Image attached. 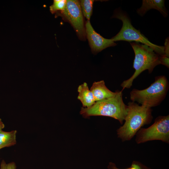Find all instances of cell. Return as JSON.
<instances>
[{
  "label": "cell",
  "instance_id": "15",
  "mask_svg": "<svg viewBox=\"0 0 169 169\" xmlns=\"http://www.w3.org/2000/svg\"><path fill=\"white\" fill-rule=\"evenodd\" d=\"M17 166L14 162L7 163L4 160H3L0 163V169H16Z\"/></svg>",
  "mask_w": 169,
  "mask_h": 169
},
{
  "label": "cell",
  "instance_id": "14",
  "mask_svg": "<svg viewBox=\"0 0 169 169\" xmlns=\"http://www.w3.org/2000/svg\"><path fill=\"white\" fill-rule=\"evenodd\" d=\"M66 4V0H54L53 3L49 7V10L52 13H56L63 11Z\"/></svg>",
  "mask_w": 169,
  "mask_h": 169
},
{
  "label": "cell",
  "instance_id": "8",
  "mask_svg": "<svg viewBox=\"0 0 169 169\" xmlns=\"http://www.w3.org/2000/svg\"><path fill=\"white\" fill-rule=\"evenodd\" d=\"M85 28L86 35L93 53L97 54L107 48L117 45L111 38H105L97 33L92 27L90 20L86 22Z\"/></svg>",
  "mask_w": 169,
  "mask_h": 169
},
{
  "label": "cell",
  "instance_id": "3",
  "mask_svg": "<svg viewBox=\"0 0 169 169\" xmlns=\"http://www.w3.org/2000/svg\"><path fill=\"white\" fill-rule=\"evenodd\" d=\"M130 43L135 53L133 67L135 71L130 78L121 83L120 85L123 89L130 88L134 80L144 70H148L150 74L156 66L160 64V55L151 48L139 43Z\"/></svg>",
  "mask_w": 169,
  "mask_h": 169
},
{
  "label": "cell",
  "instance_id": "12",
  "mask_svg": "<svg viewBox=\"0 0 169 169\" xmlns=\"http://www.w3.org/2000/svg\"><path fill=\"white\" fill-rule=\"evenodd\" d=\"M17 133L16 130L10 131H2L0 132V149L16 145Z\"/></svg>",
  "mask_w": 169,
  "mask_h": 169
},
{
  "label": "cell",
  "instance_id": "20",
  "mask_svg": "<svg viewBox=\"0 0 169 169\" xmlns=\"http://www.w3.org/2000/svg\"><path fill=\"white\" fill-rule=\"evenodd\" d=\"M4 127V124L2 121V119L0 118V132L2 131Z\"/></svg>",
  "mask_w": 169,
  "mask_h": 169
},
{
  "label": "cell",
  "instance_id": "1",
  "mask_svg": "<svg viewBox=\"0 0 169 169\" xmlns=\"http://www.w3.org/2000/svg\"><path fill=\"white\" fill-rule=\"evenodd\" d=\"M122 91L118 90L114 96L95 102L88 108L81 107L80 114L85 118L92 116H104L113 118L122 124L127 114L128 106L124 103Z\"/></svg>",
  "mask_w": 169,
  "mask_h": 169
},
{
  "label": "cell",
  "instance_id": "10",
  "mask_svg": "<svg viewBox=\"0 0 169 169\" xmlns=\"http://www.w3.org/2000/svg\"><path fill=\"white\" fill-rule=\"evenodd\" d=\"M165 1L162 0H143L141 7L137 10V13L143 16L149 10L154 9L158 10L163 16L166 17L168 12L165 6Z\"/></svg>",
  "mask_w": 169,
  "mask_h": 169
},
{
  "label": "cell",
  "instance_id": "17",
  "mask_svg": "<svg viewBox=\"0 0 169 169\" xmlns=\"http://www.w3.org/2000/svg\"><path fill=\"white\" fill-rule=\"evenodd\" d=\"M135 169H151L142 165L140 163L134 161L131 166Z\"/></svg>",
  "mask_w": 169,
  "mask_h": 169
},
{
  "label": "cell",
  "instance_id": "4",
  "mask_svg": "<svg viewBox=\"0 0 169 169\" xmlns=\"http://www.w3.org/2000/svg\"><path fill=\"white\" fill-rule=\"evenodd\" d=\"M169 89V83L166 76L156 77L154 82L142 90L133 89L130 93V99L141 105L151 108L159 105L165 98Z\"/></svg>",
  "mask_w": 169,
  "mask_h": 169
},
{
  "label": "cell",
  "instance_id": "9",
  "mask_svg": "<svg viewBox=\"0 0 169 169\" xmlns=\"http://www.w3.org/2000/svg\"><path fill=\"white\" fill-rule=\"evenodd\" d=\"M90 90L93 94L95 102L112 97L116 94L118 90L115 92L110 91L106 87L103 80L95 81Z\"/></svg>",
  "mask_w": 169,
  "mask_h": 169
},
{
  "label": "cell",
  "instance_id": "16",
  "mask_svg": "<svg viewBox=\"0 0 169 169\" xmlns=\"http://www.w3.org/2000/svg\"><path fill=\"white\" fill-rule=\"evenodd\" d=\"M169 57L163 55H160V64L165 65L168 68L169 67Z\"/></svg>",
  "mask_w": 169,
  "mask_h": 169
},
{
  "label": "cell",
  "instance_id": "18",
  "mask_svg": "<svg viewBox=\"0 0 169 169\" xmlns=\"http://www.w3.org/2000/svg\"><path fill=\"white\" fill-rule=\"evenodd\" d=\"M164 47V55L169 57V40L168 37L166 39Z\"/></svg>",
  "mask_w": 169,
  "mask_h": 169
},
{
  "label": "cell",
  "instance_id": "6",
  "mask_svg": "<svg viewBox=\"0 0 169 169\" xmlns=\"http://www.w3.org/2000/svg\"><path fill=\"white\" fill-rule=\"evenodd\" d=\"M154 140L169 142V115L157 117L151 126L141 128L137 133L136 141L138 144Z\"/></svg>",
  "mask_w": 169,
  "mask_h": 169
},
{
  "label": "cell",
  "instance_id": "13",
  "mask_svg": "<svg viewBox=\"0 0 169 169\" xmlns=\"http://www.w3.org/2000/svg\"><path fill=\"white\" fill-rule=\"evenodd\" d=\"M94 1L93 0H81L79 1L83 14L87 20H90L92 15Z\"/></svg>",
  "mask_w": 169,
  "mask_h": 169
},
{
  "label": "cell",
  "instance_id": "19",
  "mask_svg": "<svg viewBox=\"0 0 169 169\" xmlns=\"http://www.w3.org/2000/svg\"><path fill=\"white\" fill-rule=\"evenodd\" d=\"M108 169H120L118 168L115 164L112 162H110L109 163V164L108 166ZM135 169L132 166H131L130 168L127 169Z\"/></svg>",
  "mask_w": 169,
  "mask_h": 169
},
{
  "label": "cell",
  "instance_id": "7",
  "mask_svg": "<svg viewBox=\"0 0 169 169\" xmlns=\"http://www.w3.org/2000/svg\"><path fill=\"white\" fill-rule=\"evenodd\" d=\"M56 14L69 22L73 27L79 39H85L86 33L83 14L80 2L77 0H66L64 10Z\"/></svg>",
  "mask_w": 169,
  "mask_h": 169
},
{
  "label": "cell",
  "instance_id": "11",
  "mask_svg": "<svg viewBox=\"0 0 169 169\" xmlns=\"http://www.w3.org/2000/svg\"><path fill=\"white\" fill-rule=\"evenodd\" d=\"M77 91L79 93L77 98L81 102L83 107H90L95 103L93 94L87 83L84 82L79 85Z\"/></svg>",
  "mask_w": 169,
  "mask_h": 169
},
{
  "label": "cell",
  "instance_id": "2",
  "mask_svg": "<svg viewBox=\"0 0 169 169\" xmlns=\"http://www.w3.org/2000/svg\"><path fill=\"white\" fill-rule=\"evenodd\" d=\"M127 114L123 126L117 130L118 137L123 141L131 140L141 127L152 119L151 108L134 102L128 103Z\"/></svg>",
  "mask_w": 169,
  "mask_h": 169
},
{
  "label": "cell",
  "instance_id": "5",
  "mask_svg": "<svg viewBox=\"0 0 169 169\" xmlns=\"http://www.w3.org/2000/svg\"><path fill=\"white\" fill-rule=\"evenodd\" d=\"M112 17L120 20L123 23L122 26L120 31L111 38L113 41L122 40L141 43L151 48L159 55H164V47L155 44L150 41L139 30H137L133 27L127 14L122 10L120 9L116 10Z\"/></svg>",
  "mask_w": 169,
  "mask_h": 169
}]
</instances>
